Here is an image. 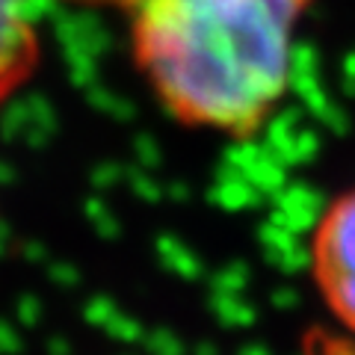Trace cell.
Here are the masks:
<instances>
[{
	"mask_svg": "<svg viewBox=\"0 0 355 355\" xmlns=\"http://www.w3.org/2000/svg\"><path fill=\"white\" fill-rule=\"evenodd\" d=\"M311 0H128L142 77L190 128L252 137L291 83L293 39Z\"/></svg>",
	"mask_w": 355,
	"mask_h": 355,
	"instance_id": "1",
	"label": "cell"
},
{
	"mask_svg": "<svg viewBox=\"0 0 355 355\" xmlns=\"http://www.w3.org/2000/svg\"><path fill=\"white\" fill-rule=\"evenodd\" d=\"M311 279L329 314L355 331V190L331 198L311 234Z\"/></svg>",
	"mask_w": 355,
	"mask_h": 355,
	"instance_id": "2",
	"label": "cell"
},
{
	"mask_svg": "<svg viewBox=\"0 0 355 355\" xmlns=\"http://www.w3.org/2000/svg\"><path fill=\"white\" fill-rule=\"evenodd\" d=\"M51 3L121 6L128 0H0V104L24 86L39 62V18Z\"/></svg>",
	"mask_w": 355,
	"mask_h": 355,
	"instance_id": "3",
	"label": "cell"
}]
</instances>
